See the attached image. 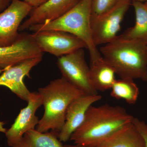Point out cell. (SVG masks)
Segmentation results:
<instances>
[{
	"label": "cell",
	"mask_w": 147,
	"mask_h": 147,
	"mask_svg": "<svg viewBox=\"0 0 147 147\" xmlns=\"http://www.w3.org/2000/svg\"><path fill=\"white\" fill-rule=\"evenodd\" d=\"M134 117L123 107L106 104L92 105L83 123L70 140L75 144L94 147L121 127L132 122Z\"/></svg>",
	"instance_id": "1"
},
{
	"label": "cell",
	"mask_w": 147,
	"mask_h": 147,
	"mask_svg": "<svg viewBox=\"0 0 147 147\" xmlns=\"http://www.w3.org/2000/svg\"><path fill=\"white\" fill-rule=\"evenodd\" d=\"M110 90L112 97L125 100L129 105L135 104L139 97V88L133 79H116Z\"/></svg>",
	"instance_id": "18"
},
{
	"label": "cell",
	"mask_w": 147,
	"mask_h": 147,
	"mask_svg": "<svg viewBox=\"0 0 147 147\" xmlns=\"http://www.w3.org/2000/svg\"><path fill=\"white\" fill-rule=\"evenodd\" d=\"M27 102L26 107L21 109L13 124L5 133L9 146L18 142L27 131L35 129L39 122L35 113L42 105V102L38 92H31Z\"/></svg>",
	"instance_id": "10"
},
{
	"label": "cell",
	"mask_w": 147,
	"mask_h": 147,
	"mask_svg": "<svg viewBox=\"0 0 147 147\" xmlns=\"http://www.w3.org/2000/svg\"><path fill=\"white\" fill-rule=\"evenodd\" d=\"M92 0H81L78 4L52 21L34 25L29 30L34 32L47 30H56L68 33L83 40L89 52L90 59L101 55L92 37L91 20Z\"/></svg>",
	"instance_id": "4"
},
{
	"label": "cell",
	"mask_w": 147,
	"mask_h": 147,
	"mask_svg": "<svg viewBox=\"0 0 147 147\" xmlns=\"http://www.w3.org/2000/svg\"><path fill=\"white\" fill-rule=\"evenodd\" d=\"M58 134L55 131L41 132L34 129L27 131L11 147H65L59 140Z\"/></svg>",
	"instance_id": "16"
},
{
	"label": "cell",
	"mask_w": 147,
	"mask_h": 147,
	"mask_svg": "<svg viewBox=\"0 0 147 147\" xmlns=\"http://www.w3.org/2000/svg\"><path fill=\"white\" fill-rule=\"evenodd\" d=\"M94 147H145V142L132 121L121 127Z\"/></svg>",
	"instance_id": "15"
},
{
	"label": "cell",
	"mask_w": 147,
	"mask_h": 147,
	"mask_svg": "<svg viewBox=\"0 0 147 147\" xmlns=\"http://www.w3.org/2000/svg\"><path fill=\"white\" fill-rule=\"evenodd\" d=\"M145 5H146V6L147 7V0L146 1V2H145V3H144Z\"/></svg>",
	"instance_id": "26"
},
{
	"label": "cell",
	"mask_w": 147,
	"mask_h": 147,
	"mask_svg": "<svg viewBox=\"0 0 147 147\" xmlns=\"http://www.w3.org/2000/svg\"><path fill=\"white\" fill-rule=\"evenodd\" d=\"M5 123L4 122L0 121V132L2 133H5L7 131L4 127Z\"/></svg>",
	"instance_id": "23"
},
{
	"label": "cell",
	"mask_w": 147,
	"mask_h": 147,
	"mask_svg": "<svg viewBox=\"0 0 147 147\" xmlns=\"http://www.w3.org/2000/svg\"><path fill=\"white\" fill-rule=\"evenodd\" d=\"M65 147H88L84 146H80V145L75 144L74 145H64Z\"/></svg>",
	"instance_id": "24"
},
{
	"label": "cell",
	"mask_w": 147,
	"mask_h": 147,
	"mask_svg": "<svg viewBox=\"0 0 147 147\" xmlns=\"http://www.w3.org/2000/svg\"><path fill=\"white\" fill-rule=\"evenodd\" d=\"M38 92L41 96L44 113L36 129L39 132L50 130L58 134L65 123L69 105L74 99L85 94L62 77L39 88Z\"/></svg>",
	"instance_id": "3"
},
{
	"label": "cell",
	"mask_w": 147,
	"mask_h": 147,
	"mask_svg": "<svg viewBox=\"0 0 147 147\" xmlns=\"http://www.w3.org/2000/svg\"></svg>",
	"instance_id": "28"
},
{
	"label": "cell",
	"mask_w": 147,
	"mask_h": 147,
	"mask_svg": "<svg viewBox=\"0 0 147 147\" xmlns=\"http://www.w3.org/2000/svg\"><path fill=\"white\" fill-rule=\"evenodd\" d=\"M102 98V96L98 94H84L69 104L66 113L65 123L58 134L61 142H66L70 140L71 135L84 122L89 108Z\"/></svg>",
	"instance_id": "12"
},
{
	"label": "cell",
	"mask_w": 147,
	"mask_h": 147,
	"mask_svg": "<svg viewBox=\"0 0 147 147\" xmlns=\"http://www.w3.org/2000/svg\"><path fill=\"white\" fill-rule=\"evenodd\" d=\"M26 3L32 8H36L46 3L48 0H21Z\"/></svg>",
	"instance_id": "21"
},
{
	"label": "cell",
	"mask_w": 147,
	"mask_h": 147,
	"mask_svg": "<svg viewBox=\"0 0 147 147\" xmlns=\"http://www.w3.org/2000/svg\"><path fill=\"white\" fill-rule=\"evenodd\" d=\"M90 60V76L93 86L97 92L110 90L116 80L114 69L101 55Z\"/></svg>",
	"instance_id": "14"
},
{
	"label": "cell",
	"mask_w": 147,
	"mask_h": 147,
	"mask_svg": "<svg viewBox=\"0 0 147 147\" xmlns=\"http://www.w3.org/2000/svg\"><path fill=\"white\" fill-rule=\"evenodd\" d=\"M131 1H136L141 2H146L147 0H131Z\"/></svg>",
	"instance_id": "25"
},
{
	"label": "cell",
	"mask_w": 147,
	"mask_h": 147,
	"mask_svg": "<svg viewBox=\"0 0 147 147\" xmlns=\"http://www.w3.org/2000/svg\"><path fill=\"white\" fill-rule=\"evenodd\" d=\"M81 0H48L36 8H32L29 17L21 24L19 30L24 31L34 25L53 21L67 12Z\"/></svg>",
	"instance_id": "13"
},
{
	"label": "cell",
	"mask_w": 147,
	"mask_h": 147,
	"mask_svg": "<svg viewBox=\"0 0 147 147\" xmlns=\"http://www.w3.org/2000/svg\"><path fill=\"white\" fill-rule=\"evenodd\" d=\"M32 8L21 0H12L0 13V47L13 45L18 39L19 28Z\"/></svg>",
	"instance_id": "8"
},
{
	"label": "cell",
	"mask_w": 147,
	"mask_h": 147,
	"mask_svg": "<svg viewBox=\"0 0 147 147\" xmlns=\"http://www.w3.org/2000/svg\"><path fill=\"white\" fill-rule=\"evenodd\" d=\"M146 44L118 36L100 47V53L121 79L147 82Z\"/></svg>",
	"instance_id": "2"
},
{
	"label": "cell",
	"mask_w": 147,
	"mask_h": 147,
	"mask_svg": "<svg viewBox=\"0 0 147 147\" xmlns=\"http://www.w3.org/2000/svg\"><path fill=\"white\" fill-rule=\"evenodd\" d=\"M131 0H118L110 10L91 16L92 37L95 45H105L115 39L121 24L131 4Z\"/></svg>",
	"instance_id": "5"
},
{
	"label": "cell",
	"mask_w": 147,
	"mask_h": 147,
	"mask_svg": "<svg viewBox=\"0 0 147 147\" xmlns=\"http://www.w3.org/2000/svg\"><path fill=\"white\" fill-rule=\"evenodd\" d=\"M135 14L134 26L127 29L120 36L125 39L147 43V7L144 3L132 1Z\"/></svg>",
	"instance_id": "17"
},
{
	"label": "cell",
	"mask_w": 147,
	"mask_h": 147,
	"mask_svg": "<svg viewBox=\"0 0 147 147\" xmlns=\"http://www.w3.org/2000/svg\"><path fill=\"white\" fill-rule=\"evenodd\" d=\"M43 55L31 34L22 33L13 45L0 47V69L3 70L21 61Z\"/></svg>",
	"instance_id": "11"
},
{
	"label": "cell",
	"mask_w": 147,
	"mask_h": 147,
	"mask_svg": "<svg viewBox=\"0 0 147 147\" xmlns=\"http://www.w3.org/2000/svg\"><path fill=\"white\" fill-rule=\"evenodd\" d=\"M42 53L60 57L80 49L87 48L85 42L71 34L56 30L35 32L31 34Z\"/></svg>",
	"instance_id": "7"
},
{
	"label": "cell",
	"mask_w": 147,
	"mask_h": 147,
	"mask_svg": "<svg viewBox=\"0 0 147 147\" xmlns=\"http://www.w3.org/2000/svg\"><path fill=\"white\" fill-rule=\"evenodd\" d=\"M146 46H147V43L146 44Z\"/></svg>",
	"instance_id": "27"
},
{
	"label": "cell",
	"mask_w": 147,
	"mask_h": 147,
	"mask_svg": "<svg viewBox=\"0 0 147 147\" xmlns=\"http://www.w3.org/2000/svg\"><path fill=\"white\" fill-rule=\"evenodd\" d=\"M42 60V57L31 58L5 68L0 74V86L6 87L19 98L28 102L31 92L24 84V77L30 78V71Z\"/></svg>",
	"instance_id": "9"
},
{
	"label": "cell",
	"mask_w": 147,
	"mask_h": 147,
	"mask_svg": "<svg viewBox=\"0 0 147 147\" xmlns=\"http://www.w3.org/2000/svg\"><path fill=\"white\" fill-rule=\"evenodd\" d=\"M12 0H0V13L10 5Z\"/></svg>",
	"instance_id": "22"
},
{
	"label": "cell",
	"mask_w": 147,
	"mask_h": 147,
	"mask_svg": "<svg viewBox=\"0 0 147 147\" xmlns=\"http://www.w3.org/2000/svg\"><path fill=\"white\" fill-rule=\"evenodd\" d=\"M118 0H92V16L105 13L112 8Z\"/></svg>",
	"instance_id": "19"
},
{
	"label": "cell",
	"mask_w": 147,
	"mask_h": 147,
	"mask_svg": "<svg viewBox=\"0 0 147 147\" xmlns=\"http://www.w3.org/2000/svg\"><path fill=\"white\" fill-rule=\"evenodd\" d=\"M133 123L142 134L145 142V147H147V125L144 121L134 118Z\"/></svg>",
	"instance_id": "20"
},
{
	"label": "cell",
	"mask_w": 147,
	"mask_h": 147,
	"mask_svg": "<svg viewBox=\"0 0 147 147\" xmlns=\"http://www.w3.org/2000/svg\"><path fill=\"white\" fill-rule=\"evenodd\" d=\"M57 64L62 77L84 94H98L92 84L84 49L58 58Z\"/></svg>",
	"instance_id": "6"
}]
</instances>
